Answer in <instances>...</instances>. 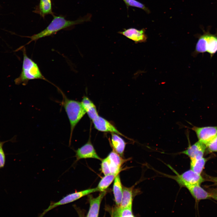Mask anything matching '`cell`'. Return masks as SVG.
Wrapping results in <instances>:
<instances>
[{"mask_svg":"<svg viewBox=\"0 0 217 217\" xmlns=\"http://www.w3.org/2000/svg\"><path fill=\"white\" fill-rule=\"evenodd\" d=\"M90 19L89 15L75 20H67L61 16H54L52 20L46 28L37 34L28 37L31 39L29 43L52 35L61 30L88 21Z\"/></svg>","mask_w":217,"mask_h":217,"instance_id":"obj_1","label":"cell"},{"mask_svg":"<svg viewBox=\"0 0 217 217\" xmlns=\"http://www.w3.org/2000/svg\"><path fill=\"white\" fill-rule=\"evenodd\" d=\"M63 99L61 104L67 114L70 125L69 145H71L73 131L76 126L86 113L81 102L68 99L60 89Z\"/></svg>","mask_w":217,"mask_h":217,"instance_id":"obj_2","label":"cell"},{"mask_svg":"<svg viewBox=\"0 0 217 217\" xmlns=\"http://www.w3.org/2000/svg\"><path fill=\"white\" fill-rule=\"evenodd\" d=\"M22 51L23 58L21 72L19 76L14 80L15 84L25 85L29 80L37 79L48 81L42 74L37 64L27 56L24 47Z\"/></svg>","mask_w":217,"mask_h":217,"instance_id":"obj_3","label":"cell"},{"mask_svg":"<svg viewBox=\"0 0 217 217\" xmlns=\"http://www.w3.org/2000/svg\"><path fill=\"white\" fill-rule=\"evenodd\" d=\"M207 52L211 58L217 52V36L209 33L200 36L196 45L194 55Z\"/></svg>","mask_w":217,"mask_h":217,"instance_id":"obj_4","label":"cell"},{"mask_svg":"<svg viewBox=\"0 0 217 217\" xmlns=\"http://www.w3.org/2000/svg\"><path fill=\"white\" fill-rule=\"evenodd\" d=\"M98 191L96 187L68 194L58 202L51 203L48 207L43 211L39 216H43L48 212L57 206L71 203L84 196Z\"/></svg>","mask_w":217,"mask_h":217,"instance_id":"obj_5","label":"cell"},{"mask_svg":"<svg viewBox=\"0 0 217 217\" xmlns=\"http://www.w3.org/2000/svg\"><path fill=\"white\" fill-rule=\"evenodd\" d=\"M173 171L176 174V175H166L175 180L181 187H183L185 184L200 185L205 181V179L200 174L196 173L191 169L181 174H179L173 169Z\"/></svg>","mask_w":217,"mask_h":217,"instance_id":"obj_6","label":"cell"},{"mask_svg":"<svg viewBox=\"0 0 217 217\" xmlns=\"http://www.w3.org/2000/svg\"><path fill=\"white\" fill-rule=\"evenodd\" d=\"M192 129L195 132L198 141L206 145L217 135V126H193Z\"/></svg>","mask_w":217,"mask_h":217,"instance_id":"obj_7","label":"cell"},{"mask_svg":"<svg viewBox=\"0 0 217 217\" xmlns=\"http://www.w3.org/2000/svg\"><path fill=\"white\" fill-rule=\"evenodd\" d=\"M76 162L83 159L94 158L102 160L96 152L90 140L75 150Z\"/></svg>","mask_w":217,"mask_h":217,"instance_id":"obj_8","label":"cell"},{"mask_svg":"<svg viewBox=\"0 0 217 217\" xmlns=\"http://www.w3.org/2000/svg\"><path fill=\"white\" fill-rule=\"evenodd\" d=\"M92 121L95 128L99 131L115 133L128 139L119 132L111 123L99 115Z\"/></svg>","mask_w":217,"mask_h":217,"instance_id":"obj_9","label":"cell"},{"mask_svg":"<svg viewBox=\"0 0 217 217\" xmlns=\"http://www.w3.org/2000/svg\"><path fill=\"white\" fill-rule=\"evenodd\" d=\"M206 149L205 144L198 141L192 145H189L181 153L185 154L190 158H199L203 157Z\"/></svg>","mask_w":217,"mask_h":217,"instance_id":"obj_10","label":"cell"},{"mask_svg":"<svg viewBox=\"0 0 217 217\" xmlns=\"http://www.w3.org/2000/svg\"><path fill=\"white\" fill-rule=\"evenodd\" d=\"M108 160L111 174H119L121 167L127 159H124L113 150L107 157Z\"/></svg>","mask_w":217,"mask_h":217,"instance_id":"obj_11","label":"cell"},{"mask_svg":"<svg viewBox=\"0 0 217 217\" xmlns=\"http://www.w3.org/2000/svg\"><path fill=\"white\" fill-rule=\"evenodd\" d=\"M145 32L144 29L138 30L135 28H131L124 29L123 31H119L118 33L131 39L137 43L144 42L146 41L147 36Z\"/></svg>","mask_w":217,"mask_h":217,"instance_id":"obj_12","label":"cell"},{"mask_svg":"<svg viewBox=\"0 0 217 217\" xmlns=\"http://www.w3.org/2000/svg\"><path fill=\"white\" fill-rule=\"evenodd\" d=\"M106 193V191L101 192L96 197H94L91 195H88L90 208L87 214V217H98L101 201Z\"/></svg>","mask_w":217,"mask_h":217,"instance_id":"obj_13","label":"cell"},{"mask_svg":"<svg viewBox=\"0 0 217 217\" xmlns=\"http://www.w3.org/2000/svg\"><path fill=\"white\" fill-rule=\"evenodd\" d=\"M183 187H186L188 190L196 200H200L211 198L209 193L199 185L185 184Z\"/></svg>","mask_w":217,"mask_h":217,"instance_id":"obj_14","label":"cell"},{"mask_svg":"<svg viewBox=\"0 0 217 217\" xmlns=\"http://www.w3.org/2000/svg\"><path fill=\"white\" fill-rule=\"evenodd\" d=\"M81 102L86 113L92 121L99 116L95 105L87 96H84Z\"/></svg>","mask_w":217,"mask_h":217,"instance_id":"obj_15","label":"cell"},{"mask_svg":"<svg viewBox=\"0 0 217 217\" xmlns=\"http://www.w3.org/2000/svg\"><path fill=\"white\" fill-rule=\"evenodd\" d=\"M113 149L121 156H123L126 143L118 134L111 133V143Z\"/></svg>","mask_w":217,"mask_h":217,"instance_id":"obj_16","label":"cell"},{"mask_svg":"<svg viewBox=\"0 0 217 217\" xmlns=\"http://www.w3.org/2000/svg\"><path fill=\"white\" fill-rule=\"evenodd\" d=\"M113 191L116 206H119L121 201L123 194V187L119 174L114 180Z\"/></svg>","mask_w":217,"mask_h":217,"instance_id":"obj_17","label":"cell"},{"mask_svg":"<svg viewBox=\"0 0 217 217\" xmlns=\"http://www.w3.org/2000/svg\"><path fill=\"white\" fill-rule=\"evenodd\" d=\"M133 188L123 187V194L121 201L119 207L125 208L132 207Z\"/></svg>","mask_w":217,"mask_h":217,"instance_id":"obj_18","label":"cell"},{"mask_svg":"<svg viewBox=\"0 0 217 217\" xmlns=\"http://www.w3.org/2000/svg\"><path fill=\"white\" fill-rule=\"evenodd\" d=\"M190 158V169L201 174L206 162V159L203 157L199 158Z\"/></svg>","mask_w":217,"mask_h":217,"instance_id":"obj_19","label":"cell"},{"mask_svg":"<svg viewBox=\"0 0 217 217\" xmlns=\"http://www.w3.org/2000/svg\"><path fill=\"white\" fill-rule=\"evenodd\" d=\"M118 174H111L105 175L101 180L96 187L98 191L101 192L105 191Z\"/></svg>","mask_w":217,"mask_h":217,"instance_id":"obj_20","label":"cell"},{"mask_svg":"<svg viewBox=\"0 0 217 217\" xmlns=\"http://www.w3.org/2000/svg\"><path fill=\"white\" fill-rule=\"evenodd\" d=\"M114 217H134L132 207L121 208L117 206L113 208L111 214Z\"/></svg>","mask_w":217,"mask_h":217,"instance_id":"obj_21","label":"cell"},{"mask_svg":"<svg viewBox=\"0 0 217 217\" xmlns=\"http://www.w3.org/2000/svg\"><path fill=\"white\" fill-rule=\"evenodd\" d=\"M39 13L43 17L47 14H53L51 0H40Z\"/></svg>","mask_w":217,"mask_h":217,"instance_id":"obj_22","label":"cell"},{"mask_svg":"<svg viewBox=\"0 0 217 217\" xmlns=\"http://www.w3.org/2000/svg\"><path fill=\"white\" fill-rule=\"evenodd\" d=\"M127 7L132 6L143 9L149 12V11L144 5L136 0H123Z\"/></svg>","mask_w":217,"mask_h":217,"instance_id":"obj_23","label":"cell"},{"mask_svg":"<svg viewBox=\"0 0 217 217\" xmlns=\"http://www.w3.org/2000/svg\"><path fill=\"white\" fill-rule=\"evenodd\" d=\"M206 146V151L209 153L217 152V135Z\"/></svg>","mask_w":217,"mask_h":217,"instance_id":"obj_24","label":"cell"},{"mask_svg":"<svg viewBox=\"0 0 217 217\" xmlns=\"http://www.w3.org/2000/svg\"><path fill=\"white\" fill-rule=\"evenodd\" d=\"M101 169L105 175L111 174L109 162L107 157L102 160Z\"/></svg>","mask_w":217,"mask_h":217,"instance_id":"obj_25","label":"cell"},{"mask_svg":"<svg viewBox=\"0 0 217 217\" xmlns=\"http://www.w3.org/2000/svg\"><path fill=\"white\" fill-rule=\"evenodd\" d=\"M3 143H0V168L3 167L5 162V156L2 149Z\"/></svg>","mask_w":217,"mask_h":217,"instance_id":"obj_26","label":"cell"},{"mask_svg":"<svg viewBox=\"0 0 217 217\" xmlns=\"http://www.w3.org/2000/svg\"><path fill=\"white\" fill-rule=\"evenodd\" d=\"M207 191L210 194L211 198L217 201V188H208Z\"/></svg>","mask_w":217,"mask_h":217,"instance_id":"obj_27","label":"cell"},{"mask_svg":"<svg viewBox=\"0 0 217 217\" xmlns=\"http://www.w3.org/2000/svg\"><path fill=\"white\" fill-rule=\"evenodd\" d=\"M205 178L206 180L212 182L213 185L217 186V177H212L206 175Z\"/></svg>","mask_w":217,"mask_h":217,"instance_id":"obj_28","label":"cell"},{"mask_svg":"<svg viewBox=\"0 0 217 217\" xmlns=\"http://www.w3.org/2000/svg\"><path fill=\"white\" fill-rule=\"evenodd\" d=\"M1 143V142H0V143Z\"/></svg>","mask_w":217,"mask_h":217,"instance_id":"obj_29","label":"cell"}]
</instances>
